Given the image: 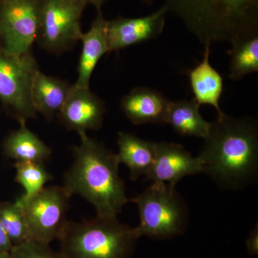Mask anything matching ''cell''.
Returning a JSON list of instances; mask_svg holds the SVG:
<instances>
[{
	"label": "cell",
	"mask_w": 258,
	"mask_h": 258,
	"mask_svg": "<svg viewBox=\"0 0 258 258\" xmlns=\"http://www.w3.org/2000/svg\"><path fill=\"white\" fill-rule=\"evenodd\" d=\"M198 158L203 173L220 188L237 190L254 182L258 172V127L250 117L225 113L210 123Z\"/></svg>",
	"instance_id": "1"
},
{
	"label": "cell",
	"mask_w": 258,
	"mask_h": 258,
	"mask_svg": "<svg viewBox=\"0 0 258 258\" xmlns=\"http://www.w3.org/2000/svg\"><path fill=\"white\" fill-rule=\"evenodd\" d=\"M81 142L72 148V164L64 172L62 186L96 209L97 216L117 217L129 202L119 176L116 154L101 142L79 134Z\"/></svg>",
	"instance_id": "2"
},
{
	"label": "cell",
	"mask_w": 258,
	"mask_h": 258,
	"mask_svg": "<svg viewBox=\"0 0 258 258\" xmlns=\"http://www.w3.org/2000/svg\"><path fill=\"white\" fill-rule=\"evenodd\" d=\"M163 5L204 45L258 36V0H165Z\"/></svg>",
	"instance_id": "3"
},
{
	"label": "cell",
	"mask_w": 258,
	"mask_h": 258,
	"mask_svg": "<svg viewBox=\"0 0 258 258\" xmlns=\"http://www.w3.org/2000/svg\"><path fill=\"white\" fill-rule=\"evenodd\" d=\"M140 237L117 217L69 220L59 241L66 258H132Z\"/></svg>",
	"instance_id": "4"
},
{
	"label": "cell",
	"mask_w": 258,
	"mask_h": 258,
	"mask_svg": "<svg viewBox=\"0 0 258 258\" xmlns=\"http://www.w3.org/2000/svg\"><path fill=\"white\" fill-rule=\"evenodd\" d=\"M140 223L135 227L139 237L147 236L165 240L182 235L189 221V211L175 187L165 183L152 182L136 198Z\"/></svg>",
	"instance_id": "5"
},
{
	"label": "cell",
	"mask_w": 258,
	"mask_h": 258,
	"mask_svg": "<svg viewBox=\"0 0 258 258\" xmlns=\"http://www.w3.org/2000/svg\"><path fill=\"white\" fill-rule=\"evenodd\" d=\"M38 71L31 52L15 55L0 48V103L20 123L37 117L32 86Z\"/></svg>",
	"instance_id": "6"
},
{
	"label": "cell",
	"mask_w": 258,
	"mask_h": 258,
	"mask_svg": "<svg viewBox=\"0 0 258 258\" xmlns=\"http://www.w3.org/2000/svg\"><path fill=\"white\" fill-rule=\"evenodd\" d=\"M71 197L63 186H50L24 203L16 200L23 208L30 240L50 244L60 239L69 222Z\"/></svg>",
	"instance_id": "7"
},
{
	"label": "cell",
	"mask_w": 258,
	"mask_h": 258,
	"mask_svg": "<svg viewBox=\"0 0 258 258\" xmlns=\"http://www.w3.org/2000/svg\"><path fill=\"white\" fill-rule=\"evenodd\" d=\"M86 5L79 0H43L36 41L47 52L60 54L81 40Z\"/></svg>",
	"instance_id": "8"
},
{
	"label": "cell",
	"mask_w": 258,
	"mask_h": 258,
	"mask_svg": "<svg viewBox=\"0 0 258 258\" xmlns=\"http://www.w3.org/2000/svg\"><path fill=\"white\" fill-rule=\"evenodd\" d=\"M43 0H0V48L27 53L36 41Z\"/></svg>",
	"instance_id": "9"
},
{
	"label": "cell",
	"mask_w": 258,
	"mask_h": 258,
	"mask_svg": "<svg viewBox=\"0 0 258 258\" xmlns=\"http://www.w3.org/2000/svg\"><path fill=\"white\" fill-rule=\"evenodd\" d=\"M167 10L164 5L152 14L137 18H119L107 21L108 52L153 40L162 33Z\"/></svg>",
	"instance_id": "10"
},
{
	"label": "cell",
	"mask_w": 258,
	"mask_h": 258,
	"mask_svg": "<svg viewBox=\"0 0 258 258\" xmlns=\"http://www.w3.org/2000/svg\"><path fill=\"white\" fill-rule=\"evenodd\" d=\"M203 173V165L182 145L171 142L156 143L154 164L147 175V181L165 183L175 187L186 176Z\"/></svg>",
	"instance_id": "11"
},
{
	"label": "cell",
	"mask_w": 258,
	"mask_h": 258,
	"mask_svg": "<svg viewBox=\"0 0 258 258\" xmlns=\"http://www.w3.org/2000/svg\"><path fill=\"white\" fill-rule=\"evenodd\" d=\"M106 111L104 101L89 88H79L73 85L57 115L68 130L79 134L101 128Z\"/></svg>",
	"instance_id": "12"
},
{
	"label": "cell",
	"mask_w": 258,
	"mask_h": 258,
	"mask_svg": "<svg viewBox=\"0 0 258 258\" xmlns=\"http://www.w3.org/2000/svg\"><path fill=\"white\" fill-rule=\"evenodd\" d=\"M170 100L147 87L134 88L120 101V108L134 125L165 123Z\"/></svg>",
	"instance_id": "13"
},
{
	"label": "cell",
	"mask_w": 258,
	"mask_h": 258,
	"mask_svg": "<svg viewBox=\"0 0 258 258\" xmlns=\"http://www.w3.org/2000/svg\"><path fill=\"white\" fill-rule=\"evenodd\" d=\"M107 21L101 10H98L96 19L91 28L83 33L81 38L82 50L78 66V79L75 86L89 88L90 81L97 64L102 57L108 52L107 45Z\"/></svg>",
	"instance_id": "14"
},
{
	"label": "cell",
	"mask_w": 258,
	"mask_h": 258,
	"mask_svg": "<svg viewBox=\"0 0 258 258\" xmlns=\"http://www.w3.org/2000/svg\"><path fill=\"white\" fill-rule=\"evenodd\" d=\"M211 44H205L203 59L189 71L190 86L194 100L199 106L210 105L216 108L218 115L223 113L220 100L223 92V79L210 62Z\"/></svg>",
	"instance_id": "15"
},
{
	"label": "cell",
	"mask_w": 258,
	"mask_h": 258,
	"mask_svg": "<svg viewBox=\"0 0 258 258\" xmlns=\"http://www.w3.org/2000/svg\"><path fill=\"white\" fill-rule=\"evenodd\" d=\"M73 85L47 76L39 70L32 86V102L36 113L50 120L57 115L67 99Z\"/></svg>",
	"instance_id": "16"
},
{
	"label": "cell",
	"mask_w": 258,
	"mask_h": 258,
	"mask_svg": "<svg viewBox=\"0 0 258 258\" xmlns=\"http://www.w3.org/2000/svg\"><path fill=\"white\" fill-rule=\"evenodd\" d=\"M10 132L2 144L3 152L15 162H37L44 164L52 155V150L38 136L27 127L26 123Z\"/></svg>",
	"instance_id": "17"
},
{
	"label": "cell",
	"mask_w": 258,
	"mask_h": 258,
	"mask_svg": "<svg viewBox=\"0 0 258 258\" xmlns=\"http://www.w3.org/2000/svg\"><path fill=\"white\" fill-rule=\"evenodd\" d=\"M119 164H124L130 171V179L136 181L146 176L154 164L156 143L139 138L133 134L120 132L118 134Z\"/></svg>",
	"instance_id": "18"
},
{
	"label": "cell",
	"mask_w": 258,
	"mask_h": 258,
	"mask_svg": "<svg viewBox=\"0 0 258 258\" xmlns=\"http://www.w3.org/2000/svg\"><path fill=\"white\" fill-rule=\"evenodd\" d=\"M200 107L194 98L171 101L165 123L181 135L205 139L210 131V123L202 116Z\"/></svg>",
	"instance_id": "19"
},
{
	"label": "cell",
	"mask_w": 258,
	"mask_h": 258,
	"mask_svg": "<svg viewBox=\"0 0 258 258\" xmlns=\"http://www.w3.org/2000/svg\"><path fill=\"white\" fill-rule=\"evenodd\" d=\"M229 79L240 81L247 75L258 72V36L232 44Z\"/></svg>",
	"instance_id": "20"
},
{
	"label": "cell",
	"mask_w": 258,
	"mask_h": 258,
	"mask_svg": "<svg viewBox=\"0 0 258 258\" xmlns=\"http://www.w3.org/2000/svg\"><path fill=\"white\" fill-rule=\"evenodd\" d=\"M14 166L16 170L15 181L21 185L24 189L23 195L17 200L19 203H24L35 196L52 179V176L41 163L15 162Z\"/></svg>",
	"instance_id": "21"
},
{
	"label": "cell",
	"mask_w": 258,
	"mask_h": 258,
	"mask_svg": "<svg viewBox=\"0 0 258 258\" xmlns=\"http://www.w3.org/2000/svg\"><path fill=\"white\" fill-rule=\"evenodd\" d=\"M0 221L13 246L30 240L26 219L18 202L0 203Z\"/></svg>",
	"instance_id": "22"
},
{
	"label": "cell",
	"mask_w": 258,
	"mask_h": 258,
	"mask_svg": "<svg viewBox=\"0 0 258 258\" xmlns=\"http://www.w3.org/2000/svg\"><path fill=\"white\" fill-rule=\"evenodd\" d=\"M10 252L14 258H66L60 251L51 248L50 244L32 240L13 246Z\"/></svg>",
	"instance_id": "23"
},
{
	"label": "cell",
	"mask_w": 258,
	"mask_h": 258,
	"mask_svg": "<svg viewBox=\"0 0 258 258\" xmlns=\"http://www.w3.org/2000/svg\"><path fill=\"white\" fill-rule=\"evenodd\" d=\"M246 247L249 255L255 256L258 254V225L249 234L246 241Z\"/></svg>",
	"instance_id": "24"
},
{
	"label": "cell",
	"mask_w": 258,
	"mask_h": 258,
	"mask_svg": "<svg viewBox=\"0 0 258 258\" xmlns=\"http://www.w3.org/2000/svg\"><path fill=\"white\" fill-rule=\"evenodd\" d=\"M13 246L0 221V251H10Z\"/></svg>",
	"instance_id": "25"
},
{
	"label": "cell",
	"mask_w": 258,
	"mask_h": 258,
	"mask_svg": "<svg viewBox=\"0 0 258 258\" xmlns=\"http://www.w3.org/2000/svg\"><path fill=\"white\" fill-rule=\"evenodd\" d=\"M81 3H84L85 5H92L96 7L97 10H101L102 5L104 4L106 0H79Z\"/></svg>",
	"instance_id": "26"
},
{
	"label": "cell",
	"mask_w": 258,
	"mask_h": 258,
	"mask_svg": "<svg viewBox=\"0 0 258 258\" xmlns=\"http://www.w3.org/2000/svg\"><path fill=\"white\" fill-rule=\"evenodd\" d=\"M0 258H14L10 251H0Z\"/></svg>",
	"instance_id": "27"
},
{
	"label": "cell",
	"mask_w": 258,
	"mask_h": 258,
	"mask_svg": "<svg viewBox=\"0 0 258 258\" xmlns=\"http://www.w3.org/2000/svg\"><path fill=\"white\" fill-rule=\"evenodd\" d=\"M142 1L144 2V3H147V4L151 5L154 2V0H142Z\"/></svg>",
	"instance_id": "28"
}]
</instances>
